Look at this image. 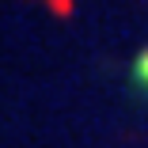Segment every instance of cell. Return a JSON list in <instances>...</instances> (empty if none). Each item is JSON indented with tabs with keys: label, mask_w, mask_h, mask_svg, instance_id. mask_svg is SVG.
Returning <instances> with one entry per match:
<instances>
[{
	"label": "cell",
	"mask_w": 148,
	"mask_h": 148,
	"mask_svg": "<svg viewBox=\"0 0 148 148\" xmlns=\"http://www.w3.org/2000/svg\"><path fill=\"white\" fill-rule=\"evenodd\" d=\"M133 76H137V87H140V91H148V49L137 57V69H133Z\"/></svg>",
	"instance_id": "cell-1"
},
{
	"label": "cell",
	"mask_w": 148,
	"mask_h": 148,
	"mask_svg": "<svg viewBox=\"0 0 148 148\" xmlns=\"http://www.w3.org/2000/svg\"><path fill=\"white\" fill-rule=\"evenodd\" d=\"M46 4H49L53 15H69V12H72V0H46Z\"/></svg>",
	"instance_id": "cell-2"
}]
</instances>
